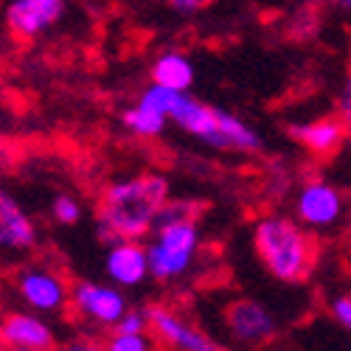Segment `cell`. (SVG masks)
<instances>
[{"label":"cell","instance_id":"1","mask_svg":"<svg viewBox=\"0 0 351 351\" xmlns=\"http://www.w3.org/2000/svg\"><path fill=\"white\" fill-rule=\"evenodd\" d=\"M141 101L166 112L169 121H174L183 132L194 135L197 141L211 146V149H233L245 155H253L261 149V135L245 119L222 107H211L206 101H199L189 96V90H171V87L152 82L141 93Z\"/></svg>","mask_w":351,"mask_h":351},{"label":"cell","instance_id":"2","mask_svg":"<svg viewBox=\"0 0 351 351\" xmlns=\"http://www.w3.org/2000/svg\"><path fill=\"white\" fill-rule=\"evenodd\" d=\"M169 197V180L163 174L143 171L130 180L110 183L96 206L99 237L112 245L119 239H143L155 230V219Z\"/></svg>","mask_w":351,"mask_h":351},{"label":"cell","instance_id":"3","mask_svg":"<svg viewBox=\"0 0 351 351\" xmlns=\"http://www.w3.org/2000/svg\"><path fill=\"white\" fill-rule=\"evenodd\" d=\"M253 247L265 270L287 284L309 278L315 267V239L287 217H265L253 230Z\"/></svg>","mask_w":351,"mask_h":351},{"label":"cell","instance_id":"4","mask_svg":"<svg viewBox=\"0 0 351 351\" xmlns=\"http://www.w3.org/2000/svg\"><path fill=\"white\" fill-rule=\"evenodd\" d=\"M149 247V267L155 281H174L191 270L199 250V225L197 219L158 225Z\"/></svg>","mask_w":351,"mask_h":351},{"label":"cell","instance_id":"5","mask_svg":"<svg viewBox=\"0 0 351 351\" xmlns=\"http://www.w3.org/2000/svg\"><path fill=\"white\" fill-rule=\"evenodd\" d=\"M71 309L93 326L115 329L119 320L130 312V304L119 284H99V281H76L71 287Z\"/></svg>","mask_w":351,"mask_h":351},{"label":"cell","instance_id":"6","mask_svg":"<svg viewBox=\"0 0 351 351\" xmlns=\"http://www.w3.org/2000/svg\"><path fill=\"white\" fill-rule=\"evenodd\" d=\"M14 289L20 301L40 315H56L71 306V287L60 273L48 267H25L14 278Z\"/></svg>","mask_w":351,"mask_h":351},{"label":"cell","instance_id":"7","mask_svg":"<svg viewBox=\"0 0 351 351\" xmlns=\"http://www.w3.org/2000/svg\"><path fill=\"white\" fill-rule=\"evenodd\" d=\"M225 329L239 346H265L276 337L278 324L267 306L250 298H239L225 309Z\"/></svg>","mask_w":351,"mask_h":351},{"label":"cell","instance_id":"8","mask_svg":"<svg viewBox=\"0 0 351 351\" xmlns=\"http://www.w3.org/2000/svg\"><path fill=\"white\" fill-rule=\"evenodd\" d=\"M68 0H9L6 25L17 40H37L65 17Z\"/></svg>","mask_w":351,"mask_h":351},{"label":"cell","instance_id":"9","mask_svg":"<svg viewBox=\"0 0 351 351\" xmlns=\"http://www.w3.org/2000/svg\"><path fill=\"white\" fill-rule=\"evenodd\" d=\"M149 332L158 346L178 351H219V343L166 306L149 309Z\"/></svg>","mask_w":351,"mask_h":351},{"label":"cell","instance_id":"10","mask_svg":"<svg viewBox=\"0 0 351 351\" xmlns=\"http://www.w3.org/2000/svg\"><path fill=\"white\" fill-rule=\"evenodd\" d=\"M104 273H107V278L112 284H119L121 289L141 287L146 278L152 276L149 247L141 245V239H119V242L107 245Z\"/></svg>","mask_w":351,"mask_h":351},{"label":"cell","instance_id":"11","mask_svg":"<svg viewBox=\"0 0 351 351\" xmlns=\"http://www.w3.org/2000/svg\"><path fill=\"white\" fill-rule=\"evenodd\" d=\"M295 214L301 225L312 230H326L343 217V194L326 180H309L295 197Z\"/></svg>","mask_w":351,"mask_h":351},{"label":"cell","instance_id":"12","mask_svg":"<svg viewBox=\"0 0 351 351\" xmlns=\"http://www.w3.org/2000/svg\"><path fill=\"white\" fill-rule=\"evenodd\" d=\"M0 343L14 351H51L56 348V332L40 312H9L0 326Z\"/></svg>","mask_w":351,"mask_h":351},{"label":"cell","instance_id":"13","mask_svg":"<svg viewBox=\"0 0 351 351\" xmlns=\"http://www.w3.org/2000/svg\"><path fill=\"white\" fill-rule=\"evenodd\" d=\"M346 135H348V130L337 115H326V119H315V121H304V124L289 127V138L317 158H332L343 146Z\"/></svg>","mask_w":351,"mask_h":351},{"label":"cell","instance_id":"14","mask_svg":"<svg viewBox=\"0 0 351 351\" xmlns=\"http://www.w3.org/2000/svg\"><path fill=\"white\" fill-rule=\"evenodd\" d=\"M37 225L28 217L12 194L0 197V242H3L9 250H32L37 247Z\"/></svg>","mask_w":351,"mask_h":351},{"label":"cell","instance_id":"15","mask_svg":"<svg viewBox=\"0 0 351 351\" xmlns=\"http://www.w3.org/2000/svg\"><path fill=\"white\" fill-rule=\"evenodd\" d=\"M152 82L171 87V90H191L194 84V62L180 51H166L152 62Z\"/></svg>","mask_w":351,"mask_h":351},{"label":"cell","instance_id":"16","mask_svg":"<svg viewBox=\"0 0 351 351\" xmlns=\"http://www.w3.org/2000/svg\"><path fill=\"white\" fill-rule=\"evenodd\" d=\"M121 121L127 127V132H132L135 138H143V141H149V138H160L166 124H169V115L149 107V104H143L138 99V104L127 107L124 115H121Z\"/></svg>","mask_w":351,"mask_h":351},{"label":"cell","instance_id":"17","mask_svg":"<svg viewBox=\"0 0 351 351\" xmlns=\"http://www.w3.org/2000/svg\"><path fill=\"white\" fill-rule=\"evenodd\" d=\"M199 211H202V202H199V199H169L166 206L160 208L158 219H155V228H158V225H171V222L197 219Z\"/></svg>","mask_w":351,"mask_h":351},{"label":"cell","instance_id":"18","mask_svg":"<svg viewBox=\"0 0 351 351\" xmlns=\"http://www.w3.org/2000/svg\"><path fill=\"white\" fill-rule=\"evenodd\" d=\"M152 332H146V335H132V332H112L110 340L104 343L107 351H149L155 348V337L149 340Z\"/></svg>","mask_w":351,"mask_h":351},{"label":"cell","instance_id":"19","mask_svg":"<svg viewBox=\"0 0 351 351\" xmlns=\"http://www.w3.org/2000/svg\"><path fill=\"white\" fill-rule=\"evenodd\" d=\"M51 214H53V219L60 222V225H76L79 219H82V206L73 199V197H68V194H60L53 202H51Z\"/></svg>","mask_w":351,"mask_h":351},{"label":"cell","instance_id":"20","mask_svg":"<svg viewBox=\"0 0 351 351\" xmlns=\"http://www.w3.org/2000/svg\"><path fill=\"white\" fill-rule=\"evenodd\" d=\"M112 332H132V335H146L149 332V309H130L121 320L119 326Z\"/></svg>","mask_w":351,"mask_h":351},{"label":"cell","instance_id":"21","mask_svg":"<svg viewBox=\"0 0 351 351\" xmlns=\"http://www.w3.org/2000/svg\"><path fill=\"white\" fill-rule=\"evenodd\" d=\"M337 119L346 124V130L351 135V71L340 87V96H337Z\"/></svg>","mask_w":351,"mask_h":351},{"label":"cell","instance_id":"22","mask_svg":"<svg viewBox=\"0 0 351 351\" xmlns=\"http://www.w3.org/2000/svg\"><path fill=\"white\" fill-rule=\"evenodd\" d=\"M329 309H332V317L337 320V324L346 332H351V295H337Z\"/></svg>","mask_w":351,"mask_h":351},{"label":"cell","instance_id":"23","mask_svg":"<svg viewBox=\"0 0 351 351\" xmlns=\"http://www.w3.org/2000/svg\"><path fill=\"white\" fill-rule=\"evenodd\" d=\"M169 6L180 14H197L208 6V0H169Z\"/></svg>","mask_w":351,"mask_h":351},{"label":"cell","instance_id":"24","mask_svg":"<svg viewBox=\"0 0 351 351\" xmlns=\"http://www.w3.org/2000/svg\"><path fill=\"white\" fill-rule=\"evenodd\" d=\"M317 3H335V6H343V9H351V0H317Z\"/></svg>","mask_w":351,"mask_h":351}]
</instances>
